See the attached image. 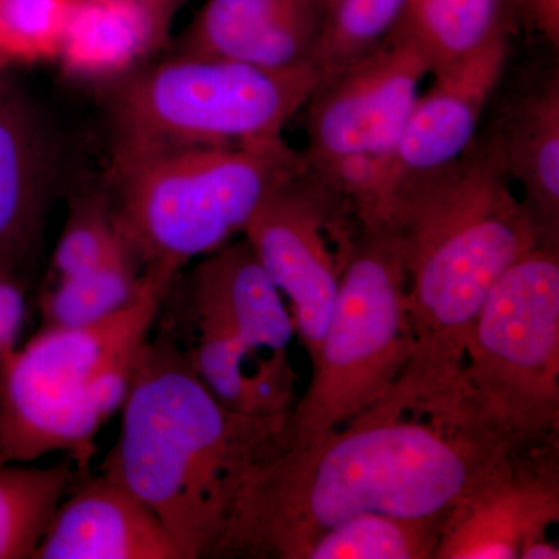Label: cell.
I'll list each match as a JSON object with an SVG mask.
<instances>
[{
	"label": "cell",
	"instance_id": "6da1fadb",
	"mask_svg": "<svg viewBox=\"0 0 559 559\" xmlns=\"http://www.w3.org/2000/svg\"><path fill=\"white\" fill-rule=\"evenodd\" d=\"M514 451L384 403L311 439L280 432L250 471L215 558L305 559L318 536L364 514L447 518Z\"/></svg>",
	"mask_w": 559,
	"mask_h": 559
},
{
	"label": "cell",
	"instance_id": "7a4b0ae2",
	"mask_svg": "<svg viewBox=\"0 0 559 559\" xmlns=\"http://www.w3.org/2000/svg\"><path fill=\"white\" fill-rule=\"evenodd\" d=\"M487 139L396 194L414 352L384 403L440 415L489 290L530 250L535 221Z\"/></svg>",
	"mask_w": 559,
	"mask_h": 559
},
{
	"label": "cell",
	"instance_id": "3957f363",
	"mask_svg": "<svg viewBox=\"0 0 559 559\" xmlns=\"http://www.w3.org/2000/svg\"><path fill=\"white\" fill-rule=\"evenodd\" d=\"M120 411V436L102 473L153 511L186 559L215 558L250 471L289 414L255 417L224 406L157 329L140 349Z\"/></svg>",
	"mask_w": 559,
	"mask_h": 559
},
{
	"label": "cell",
	"instance_id": "277c9868",
	"mask_svg": "<svg viewBox=\"0 0 559 559\" xmlns=\"http://www.w3.org/2000/svg\"><path fill=\"white\" fill-rule=\"evenodd\" d=\"M146 267L138 296L119 311L79 326L39 329L0 366V463L62 452L90 471L95 437L123 406L140 349L173 280Z\"/></svg>",
	"mask_w": 559,
	"mask_h": 559
},
{
	"label": "cell",
	"instance_id": "5b68a950",
	"mask_svg": "<svg viewBox=\"0 0 559 559\" xmlns=\"http://www.w3.org/2000/svg\"><path fill=\"white\" fill-rule=\"evenodd\" d=\"M441 417L510 450L559 444V249L530 250L489 290Z\"/></svg>",
	"mask_w": 559,
	"mask_h": 559
},
{
	"label": "cell",
	"instance_id": "8992f818",
	"mask_svg": "<svg viewBox=\"0 0 559 559\" xmlns=\"http://www.w3.org/2000/svg\"><path fill=\"white\" fill-rule=\"evenodd\" d=\"M154 329L229 409L275 417L297 403L293 316L245 237L202 257L186 277L179 272Z\"/></svg>",
	"mask_w": 559,
	"mask_h": 559
},
{
	"label": "cell",
	"instance_id": "52a82bcc",
	"mask_svg": "<svg viewBox=\"0 0 559 559\" xmlns=\"http://www.w3.org/2000/svg\"><path fill=\"white\" fill-rule=\"evenodd\" d=\"M304 165L286 142L167 151L112 165L114 218L145 270L178 275L245 234L272 191Z\"/></svg>",
	"mask_w": 559,
	"mask_h": 559
},
{
	"label": "cell",
	"instance_id": "ba28073f",
	"mask_svg": "<svg viewBox=\"0 0 559 559\" xmlns=\"http://www.w3.org/2000/svg\"><path fill=\"white\" fill-rule=\"evenodd\" d=\"M312 66L267 70L170 55L121 79L110 106L112 165L167 151L285 142L319 84Z\"/></svg>",
	"mask_w": 559,
	"mask_h": 559
},
{
	"label": "cell",
	"instance_id": "9c48e42d",
	"mask_svg": "<svg viewBox=\"0 0 559 559\" xmlns=\"http://www.w3.org/2000/svg\"><path fill=\"white\" fill-rule=\"evenodd\" d=\"M412 352L399 231L360 229L311 362L310 385L289 412L282 439H311L358 418L385 399Z\"/></svg>",
	"mask_w": 559,
	"mask_h": 559
},
{
	"label": "cell",
	"instance_id": "30bf717a",
	"mask_svg": "<svg viewBox=\"0 0 559 559\" xmlns=\"http://www.w3.org/2000/svg\"><path fill=\"white\" fill-rule=\"evenodd\" d=\"M428 75L421 50L393 32L377 50L320 80L301 109L305 167L348 202L362 229H392L393 157Z\"/></svg>",
	"mask_w": 559,
	"mask_h": 559
},
{
	"label": "cell",
	"instance_id": "8fae6325",
	"mask_svg": "<svg viewBox=\"0 0 559 559\" xmlns=\"http://www.w3.org/2000/svg\"><path fill=\"white\" fill-rule=\"evenodd\" d=\"M355 212L307 167L272 191L242 237L289 300L294 329L308 358L318 356L342 272L360 234Z\"/></svg>",
	"mask_w": 559,
	"mask_h": 559
},
{
	"label": "cell",
	"instance_id": "7c38bea8",
	"mask_svg": "<svg viewBox=\"0 0 559 559\" xmlns=\"http://www.w3.org/2000/svg\"><path fill=\"white\" fill-rule=\"evenodd\" d=\"M558 447L511 452L444 518L432 559H558Z\"/></svg>",
	"mask_w": 559,
	"mask_h": 559
},
{
	"label": "cell",
	"instance_id": "4fadbf2b",
	"mask_svg": "<svg viewBox=\"0 0 559 559\" xmlns=\"http://www.w3.org/2000/svg\"><path fill=\"white\" fill-rule=\"evenodd\" d=\"M507 58L509 33L430 73L432 84L418 95L393 157L392 216L396 194L404 187L457 160L473 145Z\"/></svg>",
	"mask_w": 559,
	"mask_h": 559
},
{
	"label": "cell",
	"instance_id": "5bb4252c",
	"mask_svg": "<svg viewBox=\"0 0 559 559\" xmlns=\"http://www.w3.org/2000/svg\"><path fill=\"white\" fill-rule=\"evenodd\" d=\"M322 0H207L171 55L224 58L267 70L311 66Z\"/></svg>",
	"mask_w": 559,
	"mask_h": 559
},
{
	"label": "cell",
	"instance_id": "9a60e30c",
	"mask_svg": "<svg viewBox=\"0 0 559 559\" xmlns=\"http://www.w3.org/2000/svg\"><path fill=\"white\" fill-rule=\"evenodd\" d=\"M32 559H186L153 511L102 471L61 500Z\"/></svg>",
	"mask_w": 559,
	"mask_h": 559
},
{
	"label": "cell",
	"instance_id": "2e32d148",
	"mask_svg": "<svg viewBox=\"0 0 559 559\" xmlns=\"http://www.w3.org/2000/svg\"><path fill=\"white\" fill-rule=\"evenodd\" d=\"M57 170V143L38 108L0 86V274L20 275L35 252Z\"/></svg>",
	"mask_w": 559,
	"mask_h": 559
},
{
	"label": "cell",
	"instance_id": "e0dca14e",
	"mask_svg": "<svg viewBox=\"0 0 559 559\" xmlns=\"http://www.w3.org/2000/svg\"><path fill=\"white\" fill-rule=\"evenodd\" d=\"M503 170L521 187V200L539 245L559 249V76L530 84L488 132Z\"/></svg>",
	"mask_w": 559,
	"mask_h": 559
},
{
	"label": "cell",
	"instance_id": "ac0fdd59",
	"mask_svg": "<svg viewBox=\"0 0 559 559\" xmlns=\"http://www.w3.org/2000/svg\"><path fill=\"white\" fill-rule=\"evenodd\" d=\"M173 17L151 0H75L57 60L76 79H124L167 46Z\"/></svg>",
	"mask_w": 559,
	"mask_h": 559
},
{
	"label": "cell",
	"instance_id": "d6986e66",
	"mask_svg": "<svg viewBox=\"0 0 559 559\" xmlns=\"http://www.w3.org/2000/svg\"><path fill=\"white\" fill-rule=\"evenodd\" d=\"M511 0H407L395 32L417 46L430 73L510 32Z\"/></svg>",
	"mask_w": 559,
	"mask_h": 559
},
{
	"label": "cell",
	"instance_id": "ffe728a7",
	"mask_svg": "<svg viewBox=\"0 0 559 559\" xmlns=\"http://www.w3.org/2000/svg\"><path fill=\"white\" fill-rule=\"evenodd\" d=\"M90 471L0 463V559H32L66 495Z\"/></svg>",
	"mask_w": 559,
	"mask_h": 559
},
{
	"label": "cell",
	"instance_id": "44dd1931",
	"mask_svg": "<svg viewBox=\"0 0 559 559\" xmlns=\"http://www.w3.org/2000/svg\"><path fill=\"white\" fill-rule=\"evenodd\" d=\"M443 521L364 514L318 536L305 559H432Z\"/></svg>",
	"mask_w": 559,
	"mask_h": 559
},
{
	"label": "cell",
	"instance_id": "7402d4cb",
	"mask_svg": "<svg viewBox=\"0 0 559 559\" xmlns=\"http://www.w3.org/2000/svg\"><path fill=\"white\" fill-rule=\"evenodd\" d=\"M145 266L134 252L124 253L100 270L44 286L39 329L79 326L127 307L145 282Z\"/></svg>",
	"mask_w": 559,
	"mask_h": 559
},
{
	"label": "cell",
	"instance_id": "603a6c76",
	"mask_svg": "<svg viewBox=\"0 0 559 559\" xmlns=\"http://www.w3.org/2000/svg\"><path fill=\"white\" fill-rule=\"evenodd\" d=\"M406 3L407 0H331L311 60L319 79H329L377 50L399 27Z\"/></svg>",
	"mask_w": 559,
	"mask_h": 559
},
{
	"label": "cell",
	"instance_id": "cb8c5ba5",
	"mask_svg": "<svg viewBox=\"0 0 559 559\" xmlns=\"http://www.w3.org/2000/svg\"><path fill=\"white\" fill-rule=\"evenodd\" d=\"M130 252L134 250L117 226L109 194L81 197L70 204L46 285L90 274Z\"/></svg>",
	"mask_w": 559,
	"mask_h": 559
},
{
	"label": "cell",
	"instance_id": "d4e9b609",
	"mask_svg": "<svg viewBox=\"0 0 559 559\" xmlns=\"http://www.w3.org/2000/svg\"><path fill=\"white\" fill-rule=\"evenodd\" d=\"M75 0H0V68L57 60Z\"/></svg>",
	"mask_w": 559,
	"mask_h": 559
},
{
	"label": "cell",
	"instance_id": "484cf974",
	"mask_svg": "<svg viewBox=\"0 0 559 559\" xmlns=\"http://www.w3.org/2000/svg\"><path fill=\"white\" fill-rule=\"evenodd\" d=\"M25 320V289L20 275L0 274V366L17 348Z\"/></svg>",
	"mask_w": 559,
	"mask_h": 559
},
{
	"label": "cell",
	"instance_id": "4316f807",
	"mask_svg": "<svg viewBox=\"0 0 559 559\" xmlns=\"http://www.w3.org/2000/svg\"><path fill=\"white\" fill-rule=\"evenodd\" d=\"M530 25L543 33L555 49L559 46V0H511Z\"/></svg>",
	"mask_w": 559,
	"mask_h": 559
},
{
	"label": "cell",
	"instance_id": "83f0119b",
	"mask_svg": "<svg viewBox=\"0 0 559 559\" xmlns=\"http://www.w3.org/2000/svg\"><path fill=\"white\" fill-rule=\"evenodd\" d=\"M151 2L156 3V5H159L160 9L168 11V13L175 16L176 10L179 9V5L183 2V0H151Z\"/></svg>",
	"mask_w": 559,
	"mask_h": 559
},
{
	"label": "cell",
	"instance_id": "f1b7e54d",
	"mask_svg": "<svg viewBox=\"0 0 559 559\" xmlns=\"http://www.w3.org/2000/svg\"><path fill=\"white\" fill-rule=\"evenodd\" d=\"M323 3H325V5H329V3L331 2V0H322Z\"/></svg>",
	"mask_w": 559,
	"mask_h": 559
}]
</instances>
